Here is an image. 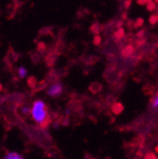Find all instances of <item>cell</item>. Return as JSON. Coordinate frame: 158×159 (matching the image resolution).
I'll return each instance as SVG.
<instances>
[{
    "label": "cell",
    "instance_id": "2",
    "mask_svg": "<svg viewBox=\"0 0 158 159\" xmlns=\"http://www.w3.org/2000/svg\"><path fill=\"white\" fill-rule=\"evenodd\" d=\"M62 91H63V85L60 83H54L49 87L47 93L52 97H57L62 93Z\"/></svg>",
    "mask_w": 158,
    "mask_h": 159
},
{
    "label": "cell",
    "instance_id": "5",
    "mask_svg": "<svg viewBox=\"0 0 158 159\" xmlns=\"http://www.w3.org/2000/svg\"><path fill=\"white\" fill-rule=\"evenodd\" d=\"M31 113V107L28 105H23L21 107V114L23 115H28Z\"/></svg>",
    "mask_w": 158,
    "mask_h": 159
},
{
    "label": "cell",
    "instance_id": "6",
    "mask_svg": "<svg viewBox=\"0 0 158 159\" xmlns=\"http://www.w3.org/2000/svg\"><path fill=\"white\" fill-rule=\"evenodd\" d=\"M152 107L155 109V108H158V95L157 96L153 99V101H152Z\"/></svg>",
    "mask_w": 158,
    "mask_h": 159
},
{
    "label": "cell",
    "instance_id": "4",
    "mask_svg": "<svg viewBox=\"0 0 158 159\" xmlns=\"http://www.w3.org/2000/svg\"><path fill=\"white\" fill-rule=\"evenodd\" d=\"M27 69L25 67V66H20L18 68V75L20 79H23V78H25L27 76Z\"/></svg>",
    "mask_w": 158,
    "mask_h": 159
},
{
    "label": "cell",
    "instance_id": "3",
    "mask_svg": "<svg viewBox=\"0 0 158 159\" xmlns=\"http://www.w3.org/2000/svg\"><path fill=\"white\" fill-rule=\"evenodd\" d=\"M1 159H25L21 154L16 152H7Z\"/></svg>",
    "mask_w": 158,
    "mask_h": 159
},
{
    "label": "cell",
    "instance_id": "1",
    "mask_svg": "<svg viewBox=\"0 0 158 159\" xmlns=\"http://www.w3.org/2000/svg\"><path fill=\"white\" fill-rule=\"evenodd\" d=\"M31 116H32L33 120L40 124L43 125L46 123V121L48 120V108H47L46 103L41 100L38 99L33 102L32 106H31Z\"/></svg>",
    "mask_w": 158,
    "mask_h": 159
}]
</instances>
